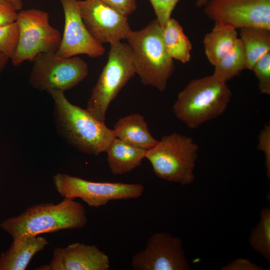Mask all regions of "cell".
I'll return each instance as SVG.
<instances>
[{
  "mask_svg": "<svg viewBox=\"0 0 270 270\" xmlns=\"http://www.w3.org/2000/svg\"><path fill=\"white\" fill-rule=\"evenodd\" d=\"M132 54L136 74L145 86L164 91L175 66L162 38V28L156 19L143 28L131 30L126 39Z\"/></svg>",
  "mask_w": 270,
  "mask_h": 270,
  "instance_id": "3",
  "label": "cell"
},
{
  "mask_svg": "<svg viewBox=\"0 0 270 270\" xmlns=\"http://www.w3.org/2000/svg\"><path fill=\"white\" fill-rule=\"evenodd\" d=\"M112 130L115 138L146 151L158 142L150 133L144 116L139 114H132L120 118Z\"/></svg>",
  "mask_w": 270,
  "mask_h": 270,
  "instance_id": "16",
  "label": "cell"
},
{
  "mask_svg": "<svg viewBox=\"0 0 270 270\" xmlns=\"http://www.w3.org/2000/svg\"><path fill=\"white\" fill-rule=\"evenodd\" d=\"M249 243L266 260H270V208H263L260 220L252 230Z\"/></svg>",
  "mask_w": 270,
  "mask_h": 270,
  "instance_id": "22",
  "label": "cell"
},
{
  "mask_svg": "<svg viewBox=\"0 0 270 270\" xmlns=\"http://www.w3.org/2000/svg\"><path fill=\"white\" fill-rule=\"evenodd\" d=\"M53 182L62 196L80 198L94 208L103 206L112 200L137 198L144 191L143 185L140 184L92 182L60 172L54 176Z\"/></svg>",
  "mask_w": 270,
  "mask_h": 270,
  "instance_id": "9",
  "label": "cell"
},
{
  "mask_svg": "<svg viewBox=\"0 0 270 270\" xmlns=\"http://www.w3.org/2000/svg\"><path fill=\"white\" fill-rule=\"evenodd\" d=\"M232 96L226 82L213 74L194 79L178 93L173 112L188 128H197L223 114Z\"/></svg>",
  "mask_w": 270,
  "mask_h": 270,
  "instance_id": "4",
  "label": "cell"
},
{
  "mask_svg": "<svg viewBox=\"0 0 270 270\" xmlns=\"http://www.w3.org/2000/svg\"><path fill=\"white\" fill-rule=\"evenodd\" d=\"M12 4L17 10H20L23 7L22 0H0Z\"/></svg>",
  "mask_w": 270,
  "mask_h": 270,
  "instance_id": "30",
  "label": "cell"
},
{
  "mask_svg": "<svg viewBox=\"0 0 270 270\" xmlns=\"http://www.w3.org/2000/svg\"><path fill=\"white\" fill-rule=\"evenodd\" d=\"M203 8L214 23L270 29V0H208Z\"/></svg>",
  "mask_w": 270,
  "mask_h": 270,
  "instance_id": "10",
  "label": "cell"
},
{
  "mask_svg": "<svg viewBox=\"0 0 270 270\" xmlns=\"http://www.w3.org/2000/svg\"><path fill=\"white\" fill-rule=\"evenodd\" d=\"M240 34L245 56V70H252L255 63L270 52V29L242 28Z\"/></svg>",
  "mask_w": 270,
  "mask_h": 270,
  "instance_id": "19",
  "label": "cell"
},
{
  "mask_svg": "<svg viewBox=\"0 0 270 270\" xmlns=\"http://www.w3.org/2000/svg\"><path fill=\"white\" fill-rule=\"evenodd\" d=\"M222 270H262L264 268L250 260L237 258L232 262L226 264L222 268Z\"/></svg>",
  "mask_w": 270,
  "mask_h": 270,
  "instance_id": "29",
  "label": "cell"
},
{
  "mask_svg": "<svg viewBox=\"0 0 270 270\" xmlns=\"http://www.w3.org/2000/svg\"><path fill=\"white\" fill-rule=\"evenodd\" d=\"M78 2L86 28L100 44L126 40L132 30L127 17L102 1L83 0Z\"/></svg>",
  "mask_w": 270,
  "mask_h": 270,
  "instance_id": "12",
  "label": "cell"
},
{
  "mask_svg": "<svg viewBox=\"0 0 270 270\" xmlns=\"http://www.w3.org/2000/svg\"><path fill=\"white\" fill-rule=\"evenodd\" d=\"M16 22L18 40L16 53L11 60L14 66H18L26 60L32 62L42 53L56 52L62 34L50 24L46 12L36 8L20 10Z\"/></svg>",
  "mask_w": 270,
  "mask_h": 270,
  "instance_id": "7",
  "label": "cell"
},
{
  "mask_svg": "<svg viewBox=\"0 0 270 270\" xmlns=\"http://www.w3.org/2000/svg\"><path fill=\"white\" fill-rule=\"evenodd\" d=\"M258 81V88L262 94H270V52L261 57L252 70Z\"/></svg>",
  "mask_w": 270,
  "mask_h": 270,
  "instance_id": "24",
  "label": "cell"
},
{
  "mask_svg": "<svg viewBox=\"0 0 270 270\" xmlns=\"http://www.w3.org/2000/svg\"><path fill=\"white\" fill-rule=\"evenodd\" d=\"M146 152L114 138L105 152L112 173L122 175L140 166L146 158Z\"/></svg>",
  "mask_w": 270,
  "mask_h": 270,
  "instance_id": "17",
  "label": "cell"
},
{
  "mask_svg": "<svg viewBox=\"0 0 270 270\" xmlns=\"http://www.w3.org/2000/svg\"><path fill=\"white\" fill-rule=\"evenodd\" d=\"M258 148L264 153L266 174L270 178V124H266L258 136Z\"/></svg>",
  "mask_w": 270,
  "mask_h": 270,
  "instance_id": "26",
  "label": "cell"
},
{
  "mask_svg": "<svg viewBox=\"0 0 270 270\" xmlns=\"http://www.w3.org/2000/svg\"><path fill=\"white\" fill-rule=\"evenodd\" d=\"M128 17L136 8V0H100Z\"/></svg>",
  "mask_w": 270,
  "mask_h": 270,
  "instance_id": "27",
  "label": "cell"
},
{
  "mask_svg": "<svg viewBox=\"0 0 270 270\" xmlns=\"http://www.w3.org/2000/svg\"><path fill=\"white\" fill-rule=\"evenodd\" d=\"M9 60L6 56L0 53V74L6 66Z\"/></svg>",
  "mask_w": 270,
  "mask_h": 270,
  "instance_id": "31",
  "label": "cell"
},
{
  "mask_svg": "<svg viewBox=\"0 0 270 270\" xmlns=\"http://www.w3.org/2000/svg\"><path fill=\"white\" fill-rule=\"evenodd\" d=\"M131 266L135 270H187L190 268L181 239L164 232L150 236L144 248L132 257Z\"/></svg>",
  "mask_w": 270,
  "mask_h": 270,
  "instance_id": "11",
  "label": "cell"
},
{
  "mask_svg": "<svg viewBox=\"0 0 270 270\" xmlns=\"http://www.w3.org/2000/svg\"><path fill=\"white\" fill-rule=\"evenodd\" d=\"M180 0H150L156 16L163 28L171 18L172 14Z\"/></svg>",
  "mask_w": 270,
  "mask_h": 270,
  "instance_id": "25",
  "label": "cell"
},
{
  "mask_svg": "<svg viewBox=\"0 0 270 270\" xmlns=\"http://www.w3.org/2000/svg\"><path fill=\"white\" fill-rule=\"evenodd\" d=\"M198 149L192 138L174 132L164 136L146 152V158L158 177L185 186L195 179Z\"/></svg>",
  "mask_w": 270,
  "mask_h": 270,
  "instance_id": "5",
  "label": "cell"
},
{
  "mask_svg": "<svg viewBox=\"0 0 270 270\" xmlns=\"http://www.w3.org/2000/svg\"><path fill=\"white\" fill-rule=\"evenodd\" d=\"M162 38L166 50L174 60L182 63L190 59L192 44L178 21L170 18L162 28Z\"/></svg>",
  "mask_w": 270,
  "mask_h": 270,
  "instance_id": "20",
  "label": "cell"
},
{
  "mask_svg": "<svg viewBox=\"0 0 270 270\" xmlns=\"http://www.w3.org/2000/svg\"><path fill=\"white\" fill-rule=\"evenodd\" d=\"M136 74L132 54L127 43L110 44L108 58L92 89L86 110L97 119L104 122L111 102Z\"/></svg>",
  "mask_w": 270,
  "mask_h": 270,
  "instance_id": "6",
  "label": "cell"
},
{
  "mask_svg": "<svg viewBox=\"0 0 270 270\" xmlns=\"http://www.w3.org/2000/svg\"><path fill=\"white\" fill-rule=\"evenodd\" d=\"M208 0H196V6L198 8H202L204 6Z\"/></svg>",
  "mask_w": 270,
  "mask_h": 270,
  "instance_id": "32",
  "label": "cell"
},
{
  "mask_svg": "<svg viewBox=\"0 0 270 270\" xmlns=\"http://www.w3.org/2000/svg\"><path fill=\"white\" fill-rule=\"evenodd\" d=\"M17 11L12 4L0 0V27L16 22Z\"/></svg>",
  "mask_w": 270,
  "mask_h": 270,
  "instance_id": "28",
  "label": "cell"
},
{
  "mask_svg": "<svg viewBox=\"0 0 270 270\" xmlns=\"http://www.w3.org/2000/svg\"><path fill=\"white\" fill-rule=\"evenodd\" d=\"M213 74L226 82L245 70V56L238 38L232 50L214 66Z\"/></svg>",
  "mask_w": 270,
  "mask_h": 270,
  "instance_id": "21",
  "label": "cell"
},
{
  "mask_svg": "<svg viewBox=\"0 0 270 270\" xmlns=\"http://www.w3.org/2000/svg\"><path fill=\"white\" fill-rule=\"evenodd\" d=\"M74 200L64 198L58 204H34L5 220L0 226L13 239L82 228L88 221L86 212L84 206Z\"/></svg>",
  "mask_w": 270,
  "mask_h": 270,
  "instance_id": "2",
  "label": "cell"
},
{
  "mask_svg": "<svg viewBox=\"0 0 270 270\" xmlns=\"http://www.w3.org/2000/svg\"><path fill=\"white\" fill-rule=\"evenodd\" d=\"M78 0H60L64 16V25L60 46L56 52L60 58L86 54L92 58L102 56V44L92 36L82 18Z\"/></svg>",
  "mask_w": 270,
  "mask_h": 270,
  "instance_id": "13",
  "label": "cell"
},
{
  "mask_svg": "<svg viewBox=\"0 0 270 270\" xmlns=\"http://www.w3.org/2000/svg\"><path fill=\"white\" fill-rule=\"evenodd\" d=\"M48 242L36 236L13 239L10 248L0 255V270H24L34 255L43 250Z\"/></svg>",
  "mask_w": 270,
  "mask_h": 270,
  "instance_id": "15",
  "label": "cell"
},
{
  "mask_svg": "<svg viewBox=\"0 0 270 270\" xmlns=\"http://www.w3.org/2000/svg\"><path fill=\"white\" fill-rule=\"evenodd\" d=\"M32 62L30 84L41 91L64 92L76 86L88 74V64L77 56L66 58L56 52L42 53Z\"/></svg>",
  "mask_w": 270,
  "mask_h": 270,
  "instance_id": "8",
  "label": "cell"
},
{
  "mask_svg": "<svg viewBox=\"0 0 270 270\" xmlns=\"http://www.w3.org/2000/svg\"><path fill=\"white\" fill-rule=\"evenodd\" d=\"M238 35L236 29L222 23H214L212 30L204 38L203 44L206 56L214 66L234 48Z\"/></svg>",
  "mask_w": 270,
  "mask_h": 270,
  "instance_id": "18",
  "label": "cell"
},
{
  "mask_svg": "<svg viewBox=\"0 0 270 270\" xmlns=\"http://www.w3.org/2000/svg\"><path fill=\"white\" fill-rule=\"evenodd\" d=\"M54 104V116L58 133L80 152L98 156L105 152L115 138L112 130L86 109L72 104L64 92H48Z\"/></svg>",
  "mask_w": 270,
  "mask_h": 270,
  "instance_id": "1",
  "label": "cell"
},
{
  "mask_svg": "<svg viewBox=\"0 0 270 270\" xmlns=\"http://www.w3.org/2000/svg\"><path fill=\"white\" fill-rule=\"evenodd\" d=\"M108 256L95 245L74 242L64 248L56 247L48 264L36 270H108Z\"/></svg>",
  "mask_w": 270,
  "mask_h": 270,
  "instance_id": "14",
  "label": "cell"
},
{
  "mask_svg": "<svg viewBox=\"0 0 270 270\" xmlns=\"http://www.w3.org/2000/svg\"><path fill=\"white\" fill-rule=\"evenodd\" d=\"M18 30L16 22L0 27V53L12 60L18 46Z\"/></svg>",
  "mask_w": 270,
  "mask_h": 270,
  "instance_id": "23",
  "label": "cell"
}]
</instances>
